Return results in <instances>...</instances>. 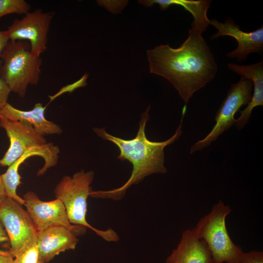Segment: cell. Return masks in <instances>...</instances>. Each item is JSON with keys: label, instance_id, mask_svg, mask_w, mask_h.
I'll use <instances>...</instances> for the list:
<instances>
[{"label": "cell", "instance_id": "obj_1", "mask_svg": "<svg viewBox=\"0 0 263 263\" xmlns=\"http://www.w3.org/2000/svg\"><path fill=\"white\" fill-rule=\"evenodd\" d=\"M206 30L191 22L188 38L179 47L161 44L147 51L150 73L169 80L186 105L218 71L214 56L202 36Z\"/></svg>", "mask_w": 263, "mask_h": 263}, {"label": "cell", "instance_id": "obj_2", "mask_svg": "<svg viewBox=\"0 0 263 263\" xmlns=\"http://www.w3.org/2000/svg\"><path fill=\"white\" fill-rule=\"evenodd\" d=\"M149 105L141 116L136 136L132 139H124L108 133L104 128H94V132L102 139L108 140L119 148L120 154L117 158L121 161L127 160L132 166L131 175L121 187L108 190H92L90 196L101 199L120 200L125 196L127 189L133 185L142 182L144 179L154 173H165V148L178 140L181 136L182 122L187 111L184 105L180 123L175 133L168 140L162 142L149 140L146 137L145 128L149 119Z\"/></svg>", "mask_w": 263, "mask_h": 263}, {"label": "cell", "instance_id": "obj_3", "mask_svg": "<svg viewBox=\"0 0 263 263\" xmlns=\"http://www.w3.org/2000/svg\"><path fill=\"white\" fill-rule=\"evenodd\" d=\"M94 177L93 171L84 170L75 173L72 177L64 176L54 189L56 198L62 202L71 224L89 228L107 242H117L119 237L114 230L97 229L86 220L87 199L92 190L91 185Z\"/></svg>", "mask_w": 263, "mask_h": 263}, {"label": "cell", "instance_id": "obj_4", "mask_svg": "<svg viewBox=\"0 0 263 263\" xmlns=\"http://www.w3.org/2000/svg\"><path fill=\"white\" fill-rule=\"evenodd\" d=\"M2 64L0 77L11 92L24 97L29 85H37L40 78L42 59L32 54L26 41H9L0 57Z\"/></svg>", "mask_w": 263, "mask_h": 263}, {"label": "cell", "instance_id": "obj_5", "mask_svg": "<svg viewBox=\"0 0 263 263\" xmlns=\"http://www.w3.org/2000/svg\"><path fill=\"white\" fill-rule=\"evenodd\" d=\"M231 211L229 206L220 200L193 228L207 244L215 263H237L244 252L233 242L226 227V217Z\"/></svg>", "mask_w": 263, "mask_h": 263}, {"label": "cell", "instance_id": "obj_6", "mask_svg": "<svg viewBox=\"0 0 263 263\" xmlns=\"http://www.w3.org/2000/svg\"><path fill=\"white\" fill-rule=\"evenodd\" d=\"M0 127L4 129L10 141L9 147L0 159L1 167H8L28 150L37 148L45 152L54 167L58 160L60 150L53 143H47L30 124L12 120L0 116Z\"/></svg>", "mask_w": 263, "mask_h": 263}, {"label": "cell", "instance_id": "obj_7", "mask_svg": "<svg viewBox=\"0 0 263 263\" xmlns=\"http://www.w3.org/2000/svg\"><path fill=\"white\" fill-rule=\"evenodd\" d=\"M253 88L252 80L244 76H241L237 83L231 85L216 114L215 125L204 138L190 147V154L207 147L220 135L235 125V114L242 106L247 105L250 101Z\"/></svg>", "mask_w": 263, "mask_h": 263}, {"label": "cell", "instance_id": "obj_8", "mask_svg": "<svg viewBox=\"0 0 263 263\" xmlns=\"http://www.w3.org/2000/svg\"><path fill=\"white\" fill-rule=\"evenodd\" d=\"M0 222L9 238V252L14 258L36 244L38 231L22 205L6 197L0 205Z\"/></svg>", "mask_w": 263, "mask_h": 263}, {"label": "cell", "instance_id": "obj_9", "mask_svg": "<svg viewBox=\"0 0 263 263\" xmlns=\"http://www.w3.org/2000/svg\"><path fill=\"white\" fill-rule=\"evenodd\" d=\"M54 13L37 9L13 20L6 30L9 41L28 40L30 51L40 57L47 49L48 34Z\"/></svg>", "mask_w": 263, "mask_h": 263}, {"label": "cell", "instance_id": "obj_10", "mask_svg": "<svg viewBox=\"0 0 263 263\" xmlns=\"http://www.w3.org/2000/svg\"><path fill=\"white\" fill-rule=\"evenodd\" d=\"M22 198L26 211L38 231L52 226H63L73 230L78 236L86 233V227L70 223L65 207L59 199L43 201L31 191L25 193Z\"/></svg>", "mask_w": 263, "mask_h": 263}, {"label": "cell", "instance_id": "obj_11", "mask_svg": "<svg viewBox=\"0 0 263 263\" xmlns=\"http://www.w3.org/2000/svg\"><path fill=\"white\" fill-rule=\"evenodd\" d=\"M210 24L213 25L217 32L210 38L214 39L222 36L233 38L237 42V47L233 51L226 54L227 57L236 58L237 61L242 62L248 55L252 53L261 54L263 51V26L256 30L245 32L230 18L224 22L216 19H211Z\"/></svg>", "mask_w": 263, "mask_h": 263}, {"label": "cell", "instance_id": "obj_12", "mask_svg": "<svg viewBox=\"0 0 263 263\" xmlns=\"http://www.w3.org/2000/svg\"><path fill=\"white\" fill-rule=\"evenodd\" d=\"M78 235L63 226H54L38 231L37 245L44 263L69 250H74L79 242Z\"/></svg>", "mask_w": 263, "mask_h": 263}, {"label": "cell", "instance_id": "obj_13", "mask_svg": "<svg viewBox=\"0 0 263 263\" xmlns=\"http://www.w3.org/2000/svg\"><path fill=\"white\" fill-rule=\"evenodd\" d=\"M165 263H215L205 242L199 239L193 229L185 230L176 248Z\"/></svg>", "mask_w": 263, "mask_h": 263}, {"label": "cell", "instance_id": "obj_14", "mask_svg": "<svg viewBox=\"0 0 263 263\" xmlns=\"http://www.w3.org/2000/svg\"><path fill=\"white\" fill-rule=\"evenodd\" d=\"M228 68L241 76L250 79L253 84V95L245 109L240 111V116L236 119L235 125L242 130L248 123L253 109L263 105V61L251 65H239L230 63Z\"/></svg>", "mask_w": 263, "mask_h": 263}, {"label": "cell", "instance_id": "obj_15", "mask_svg": "<svg viewBox=\"0 0 263 263\" xmlns=\"http://www.w3.org/2000/svg\"><path fill=\"white\" fill-rule=\"evenodd\" d=\"M46 106L41 103H36L29 111H22L12 106L7 103L0 109V116L7 119L26 122L31 124L35 131L41 135L60 134L62 130L55 122L47 120L45 117Z\"/></svg>", "mask_w": 263, "mask_h": 263}, {"label": "cell", "instance_id": "obj_16", "mask_svg": "<svg viewBox=\"0 0 263 263\" xmlns=\"http://www.w3.org/2000/svg\"><path fill=\"white\" fill-rule=\"evenodd\" d=\"M36 155L41 157L44 160L43 166L38 170L40 174H44L48 169L54 167L45 152L38 148H34L27 150L20 157L8 167L5 172L0 175L6 196L22 206H24V201L17 193V188L21 183L19 169L26 159Z\"/></svg>", "mask_w": 263, "mask_h": 263}, {"label": "cell", "instance_id": "obj_17", "mask_svg": "<svg viewBox=\"0 0 263 263\" xmlns=\"http://www.w3.org/2000/svg\"><path fill=\"white\" fill-rule=\"evenodd\" d=\"M138 2L145 7H151L155 4L159 5L160 10H166L171 5L180 6L189 12L193 20V24L207 29L210 24L207 12L210 7V0H139Z\"/></svg>", "mask_w": 263, "mask_h": 263}, {"label": "cell", "instance_id": "obj_18", "mask_svg": "<svg viewBox=\"0 0 263 263\" xmlns=\"http://www.w3.org/2000/svg\"><path fill=\"white\" fill-rule=\"evenodd\" d=\"M31 8L24 0H0V19L10 14L25 15Z\"/></svg>", "mask_w": 263, "mask_h": 263}, {"label": "cell", "instance_id": "obj_19", "mask_svg": "<svg viewBox=\"0 0 263 263\" xmlns=\"http://www.w3.org/2000/svg\"><path fill=\"white\" fill-rule=\"evenodd\" d=\"M13 263H44L41 258L37 244H35L17 255L14 258Z\"/></svg>", "mask_w": 263, "mask_h": 263}, {"label": "cell", "instance_id": "obj_20", "mask_svg": "<svg viewBox=\"0 0 263 263\" xmlns=\"http://www.w3.org/2000/svg\"><path fill=\"white\" fill-rule=\"evenodd\" d=\"M89 74L86 73L79 80L73 83L67 85L63 87L60 91L56 94L53 96H50V102L53 101L56 97L58 96L61 94L66 93H71L79 87H84L87 85L86 80L88 77Z\"/></svg>", "mask_w": 263, "mask_h": 263}, {"label": "cell", "instance_id": "obj_21", "mask_svg": "<svg viewBox=\"0 0 263 263\" xmlns=\"http://www.w3.org/2000/svg\"><path fill=\"white\" fill-rule=\"evenodd\" d=\"M98 5L105 7L114 14L120 13L128 3L127 0H97Z\"/></svg>", "mask_w": 263, "mask_h": 263}, {"label": "cell", "instance_id": "obj_22", "mask_svg": "<svg viewBox=\"0 0 263 263\" xmlns=\"http://www.w3.org/2000/svg\"><path fill=\"white\" fill-rule=\"evenodd\" d=\"M237 263H263V252L257 250L243 252Z\"/></svg>", "mask_w": 263, "mask_h": 263}, {"label": "cell", "instance_id": "obj_23", "mask_svg": "<svg viewBox=\"0 0 263 263\" xmlns=\"http://www.w3.org/2000/svg\"><path fill=\"white\" fill-rule=\"evenodd\" d=\"M2 61L0 59V68ZM11 91L5 82L0 77V109L2 108L8 102V98Z\"/></svg>", "mask_w": 263, "mask_h": 263}, {"label": "cell", "instance_id": "obj_24", "mask_svg": "<svg viewBox=\"0 0 263 263\" xmlns=\"http://www.w3.org/2000/svg\"><path fill=\"white\" fill-rule=\"evenodd\" d=\"M14 257L8 250L0 249V263H13Z\"/></svg>", "mask_w": 263, "mask_h": 263}, {"label": "cell", "instance_id": "obj_25", "mask_svg": "<svg viewBox=\"0 0 263 263\" xmlns=\"http://www.w3.org/2000/svg\"><path fill=\"white\" fill-rule=\"evenodd\" d=\"M9 41V39L6 31H1L0 30V57Z\"/></svg>", "mask_w": 263, "mask_h": 263}, {"label": "cell", "instance_id": "obj_26", "mask_svg": "<svg viewBox=\"0 0 263 263\" xmlns=\"http://www.w3.org/2000/svg\"><path fill=\"white\" fill-rule=\"evenodd\" d=\"M9 241V238L5 230L0 222V244Z\"/></svg>", "mask_w": 263, "mask_h": 263}, {"label": "cell", "instance_id": "obj_27", "mask_svg": "<svg viewBox=\"0 0 263 263\" xmlns=\"http://www.w3.org/2000/svg\"><path fill=\"white\" fill-rule=\"evenodd\" d=\"M6 197L7 196L6 195L0 174V205L4 200Z\"/></svg>", "mask_w": 263, "mask_h": 263}]
</instances>
